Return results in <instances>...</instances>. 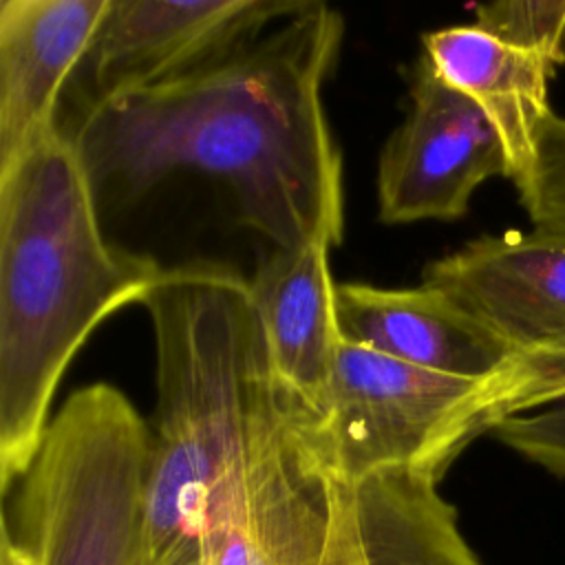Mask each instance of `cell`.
I'll list each match as a JSON object with an SVG mask.
<instances>
[{
	"label": "cell",
	"mask_w": 565,
	"mask_h": 565,
	"mask_svg": "<svg viewBox=\"0 0 565 565\" xmlns=\"http://www.w3.org/2000/svg\"><path fill=\"white\" fill-rule=\"evenodd\" d=\"M514 188L534 227L565 232V117H547L534 161Z\"/></svg>",
	"instance_id": "obj_15"
},
{
	"label": "cell",
	"mask_w": 565,
	"mask_h": 565,
	"mask_svg": "<svg viewBox=\"0 0 565 565\" xmlns=\"http://www.w3.org/2000/svg\"><path fill=\"white\" fill-rule=\"evenodd\" d=\"M329 249H271L249 278L267 377L316 419L324 413L342 342Z\"/></svg>",
	"instance_id": "obj_12"
},
{
	"label": "cell",
	"mask_w": 565,
	"mask_h": 565,
	"mask_svg": "<svg viewBox=\"0 0 565 565\" xmlns=\"http://www.w3.org/2000/svg\"><path fill=\"white\" fill-rule=\"evenodd\" d=\"M422 285L455 300L516 360H565V232L486 234L433 260Z\"/></svg>",
	"instance_id": "obj_10"
},
{
	"label": "cell",
	"mask_w": 565,
	"mask_h": 565,
	"mask_svg": "<svg viewBox=\"0 0 565 565\" xmlns=\"http://www.w3.org/2000/svg\"><path fill=\"white\" fill-rule=\"evenodd\" d=\"M510 415V371L490 380L457 377L342 338L318 435L342 483L386 470L439 481L472 439Z\"/></svg>",
	"instance_id": "obj_5"
},
{
	"label": "cell",
	"mask_w": 565,
	"mask_h": 565,
	"mask_svg": "<svg viewBox=\"0 0 565 565\" xmlns=\"http://www.w3.org/2000/svg\"><path fill=\"white\" fill-rule=\"evenodd\" d=\"M490 435L543 470L565 477V397L510 415Z\"/></svg>",
	"instance_id": "obj_16"
},
{
	"label": "cell",
	"mask_w": 565,
	"mask_h": 565,
	"mask_svg": "<svg viewBox=\"0 0 565 565\" xmlns=\"http://www.w3.org/2000/svg\"><path fill=\"white\" fill-rule=\"evenodd\" d=\"M163 267L106 241L97 194L55 130L0 170V490L29 470L57 384L99 322L143 302Z\"/></svg>",
	"instance_id": "obj_2"
},
{
	"label": "cell",
	"mask_w": 565,
	"mask_h": 565,
	"mask_svg": "<svg viewBox=\"0 0 565 565\" xmlns=\"http://www.w3.org/2000/svg\"><path fill=\"white\" fill-rule=\"evenodd\" d=\"M0 565H38L35 556L15 543L4 525H0Z\"/></svg>",
	"instance_id": "obj_18"
},
{
	"label": "cell",
	"mask_w": 565,
	"mask_h": 565,
	"mask_svg": "<svg viewBox=\"0 0 565 565\" xmlns=\"http://www.w3.org/2000/svg\"><path fill=\"white\" fill-rule=\"evenodd\" d=\"M514 411L525 413L565 397L563 362H516L512 371Z\"/></svg>",
	"instance_id": "obj_17"
},
{
	"label": "cell",
	"mask_w": 565,
	"mask_h": 565,
	"mask_svg": "<svg viewBox=\"0 0 565 565\" xmlns=\"http://www.w3.org/2000/svg\"><path fill=\"white\" fill-rule=\"evenodd\" d=\"M311 413L269 377L252 441L205 516V565H322L338 510Z\"/></svg>",
	"instance_id": "obj_6"
},
{
	"label": "cell",
	"mask_w": 565,
	"mask_h": 565,
	"mask_svg": "<svg viewBox=\"0 0 565 565\" xmlns=\"http://www.w3.org/2000/svg\"><path fill=\"white\" fill-rule=\"evenodd\" d=\"M342 15L311 0L271 33L185 77L86 104L71 135L95 194L124 201L179 170L227 183L274 249L338 247L342 157L322 86Z\"/></svg>",
	"instance_id": "obj_1"
},
{
	"label": "cell",
	"mask_w": 565,
	"mask_h": 565,
	"mask_svg": "<svg viewBox=\"0 0 565 565\" xmlns=\"http://www.w3.org/2000/svg\"><path fill=\"white\" fill-rule=\"evenodd\" d=\"M141 305L157 360L143 514L199 519L243 459L267 388L249 280L192 260L163 269Z\"/></svg>",
	"instance_id": "obj_3"
},
{
	"label": "cell",
	"mask_w": 565,
	"mask_h": 565,
	"mask_svg": "<svg viewBox=\"0 0 565 565\" xmlns=\"http://www.w3.org/2000/svg\"><path fill=\"white\" fill-rule=\"evenodd\" d=\"M110 2H0V170L60 130V95L88 57Z\"/></svg>",
	"instance_id": "obj_11"
},
{
	"label": "cell",
	"mask_w": 565,
	"mask_h": 565,
	"mask_svg": "<svg viewBox=\"0 0 565 565\" xmlns=\"http://www.w3.org/2000/svg\"><path fill=\"white\" fill-rule=\"evenodd\" d=\"M335 298L342 338L393 360L470 380L499 377L516 362L488 329L433 287L338 282Z\"/></svg>",
	"instance_id": "obj_13"
},
{
	"label": "cell",
	"mask_w": 565,
	"mask_h": 565,
	"mask_svg": "<svg viewBox=\"0 0 565 565\" xmlns=\"http://www.w3.org/2000/svg\"><path fill=\"white\" fill-rule=\"evenodd\" d=\"M422 46L428 66L497 128L516 185L554 113L547 93L565 62V0L479 4L472 24L428 31Z\"/></svg>",
	"instance_id": "obj_7"
},
{
	"label": "cell",
	"mask_w": 565,
	"mask_h": 565,
	"mask_svg": "<svg viewBox=\"0 0 565 565\" xmlns=\"http://www.w3.org/2000/svg\"><path fill=\"white\" fill-rule=\"evenodd\" d=\"M152 430L113 384L77 388L51 417L2 523L38 565H132Z\"/></svg>",
	"instance_id": "obj_4"
},
{
	"label": "cell",
	"mask_w": 565,
	"mask_h": 565,
	"mask_svg": "<svg viewBox=\"0 0 565 565\" xmlns=\"http://www.w3.org/2000/svg\"><path fill=\"white\" fill-rule=\"evenodd\" d=\"M311 0H113L88 53L90 99L146 90L252 44Z\"/></svg>",
	"instance_id": "obj_9"
},
{
	"label": "cell",
	"mask_w": 565,
	"mask_h": 565,
	"mask_svg": "<svg viewBox=\"0 0 565 565\" xmlns=\"http://www.w3.org/2000/svg\"><path fill=\"white\" fill-rule=\"evenodd\" d=\"M338 510L322 565H483L466 543L437 479L386 470L338 481Z\"/></svg>",
	"instance_id": "obj_14"
},
{
	"label": "cell",
	"mask_w": 565,
	"mask_h": 565,
	"mask_svg": "<svg viewBox=\"0 0 565 565\" xmlns=\"http://www.w3.org/2000/svg\"><path fill=\"white\" fill-rule=\"evenodd\" d=\"M408 104L377 163L380 221L461 218L483 181L510 179L503 141L486 113L448 86L424 57L411 73Z\"/></svg>",
	"instance_id": "obj_8"
}]
</instances>
